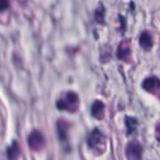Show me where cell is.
I'll return each instance as SVG.
<instances>
[{
	"label": "cell",
	"instance_id": "1",
	"mask_svg": "<svg viewBox=\"0 0 160 160\" xmlns=\"http://www.w3.org/2000/svg\"><path fill=\"white\" fill-rule=\"evenodd\" d=\"M106 137L98 128H95L87 138V144L89 148L100 154L106 150Z\"/></svg>",
	"mask_w": 160,
	"mask_h": 160
},
{
	"label": "cell",
	"instance_id": "2",
	"mask_svg": "<svg viewBox=\"0 0 160 160\" xmlns=\"http://www.w3.org/2000/svg\"><path fill=\"white\" fill-rule=\"evenodd\" d=\"M56 107L60 111L74 112L79 107V98L74 92H68L57 100Z\"/></svg>",
	"mask_w": 160,
	"mask_h": 160
},
{
	"label": "cell",
	"instance_id": "3",
	"mask_svg": "<svg viewBox=\"0 0 160 160\" xmlns=\"http://www.w3.org/2000/svg\"><path fill=\"white\" fill-rule=\"evenodd\" d=\"M28 143L32 150L40 151L45 146V139L41 132L35 130L33 131L28 138Z\"/></svg>",
	"mask_w": 160,
	"mask_h": 160
},
{
	"label": "cell",
	"instance_id": "4",
	"mask_svg": "<svg viewBox=\"0 0 160 160\" xmlns=\"http://www.w3.org/2000/svg\"><path fill=\"white\" fill-rule=\"evenodd\" d=\"M127 158L128 160H142V147L138 142H131L127 147Z\"/></svg>",
	"mask_w": 160,
	"mask_h": 160
},
{
	"label": "cell",
	"instance_id": "5",
	"mask_svg": "<svg viewBox=\"0 0 160 160\" xmlns=\"http://www.w3.org/2000/svg\"><path fill=\"white\" fill-rule=\"evenodd\" d=\"M142 86L147 92L158 94L159 91V80L158 77H155V76L149 77L143 82Z\"/></svg>",
	"mask_w": 160,
	"mask_h": 160
},
{
	"label": "cell",
	"instance_id": "6",
	"mask_svg": "<svg viewBox=\"0 0 160 160\" xmlns=\"http://www.w3.org/2000/svg\"><path fill=\"white\" fill-rule=\"evenodd\" d=\"M104 109H105V106L104 104L99 101V100H97L94 105L92 106V114L94 117H96L97 119H102L103 116H104Z\"/></svg>",
	"mask_w": 160,
	"mask_h": 160
},
{
	"label": "cell",
	"instance_id": "7",
	"mask_svg": "<svg viewBox=\"0 0 160 160\" xmlns=\"http://www.w3.org/2000/svg\"><path fill=\"white\" fill-rule=\"evenodd\" d=\"M8 160H18L20 158V147L19 144L15 142L12 143L10 147H8L7 151Z\"/></svg>",
	"mask_w": 160,
	"mask_h": 160
},
{
	"label": "cell",
	"instance_id": "8",
	"mask_svg": "<svg viewBox=\"0 0 160 160\" xmlns=\"http://www.w3.org/2000/svg\"><path fill=\"white\" fill-rule=\"evenodd\" d=\"M57 130H58V135L60 137L61 141H66L67 140V134L68 130V122L65 120H59L57 123Z\"/></svg>",
	"mask_w": 160,
	"mask_h": 160
},
{
	"label": "cell",
	"instance_id": "9",
	"mask_svg": "<svg viewBox=\"0 0 160 160\" xmlns=\"http://www.w3.org/2000/svg\"><path fill=\"white\" fill-rule=\"evenodd\" d=\"M140 43L142 49L144 50H150L152 45H153V40H152V37L148 32H143L141 39H140Z\"/></svg>",
	"mask_w": 160,
	"mask_h": 160
},
{
	"label": "cell",
	"instance_id": "10",
	"mask_svg": "<svg viewBox=\"0 0 160 160\" xmlns=\"http://www.w3.org/2000/svg\"><path fill=\"white\" fill-rule=\"evenodd\" d=\"M126 121H127V127H128V134H129V133H132L133 130L135 129L136 126H137L136 120L133 119V118L128 117V118L126 119Z\"/></svg>",
	"mask_w": 160,
	"mask_h": 160
},
{
	"label": "cell",
	"instance_id": "11",
	"mask_svg": "<svg viewBox=\"0 0 160 160\" xmlns=\"http://www.w3.org/2000/svg\"><path fill=\"white\" fill-rule=\"evenodd\" d=\"M8 6H9L8 0H0V11L7 9L8 8Z\"/></svg>",
	"mask_w": 160,
	"mask_h": 160
}]
</instances>
